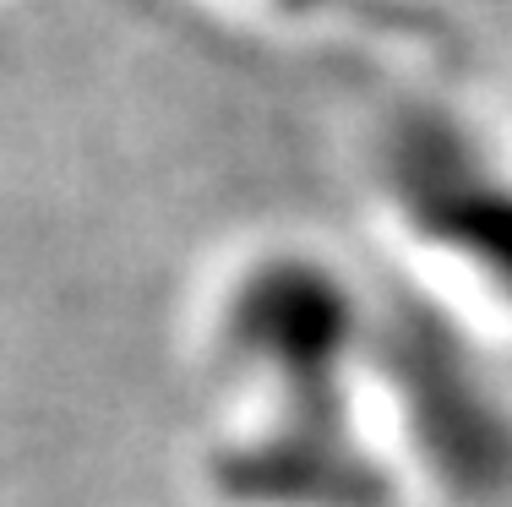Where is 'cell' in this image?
Segmentation results:
<instances>
[{"mask_svg": "<svg viewBox=\"0 0 512 507\" xmlns=\"http://www.w3.org/2000/svg\"><path fill=\"white\" fill-rule=\"evenodd\" d=\"M365 409L414 502L512 507V382L480 322L431 289H376Z\"/></svg>", "mask_w": 512, "mask_h": 507, "instance_id": "cell-1", "label": "cell"}, {"mask_svg": "<svg viewBox=\"0 0 512 507\" xmlns=\"http://www.w3.org/2000/svg\"><path fill=\"white\" fill-rule=\"evenodd\" d=\"M371 180L414 284L512 328V142L453 104H409L376 137Z\"/></svg>", "mask_w": 512, "mask_h": 507, "instance_id": "cell-2", "label": "cell"}, {"mask_svg": "<svg viewBox=\"0 0 512 507\" xmlns=\"http://www.w3.org/2000/svg\"><path fill=\"white\" fill-rule=\"evenodd\" d=\"M376 284L300 240L256 246L229 268L207 317V355L235 409L360 404Z\"/></svg>", "mask_w": 512, "mask_h": 507, "instance_id": "cell-3", "label": "cell"}, {"mask_svg": "<svg viewBox=\"0 0 512 507\" xmlns=\"http://www.w3.org/2000/svg\"><path fill=\"white\" fill-rule=\"evenodd\" d=\"M202 486L218 507H414L365 398L235 409L202 453Z\"/></svg>", "mask_w": 512, "mask_h": 507, "instance_id": "cell-4", "label": "cell"}, {"mask_svg": "<svg viewBox=\"0 0 512 507\" xmlns=\"http://www.w3.org/2000/svg\"><path fill=\"white\" fill-rule=\"evenodd\" d=\"M267 6H284V11H322V6H338V0H267Z\"/></svg>", "mask_w": 512, "mask_h": 507, "instance_id": "cell-5", "label": "cell"}]
</instances>
